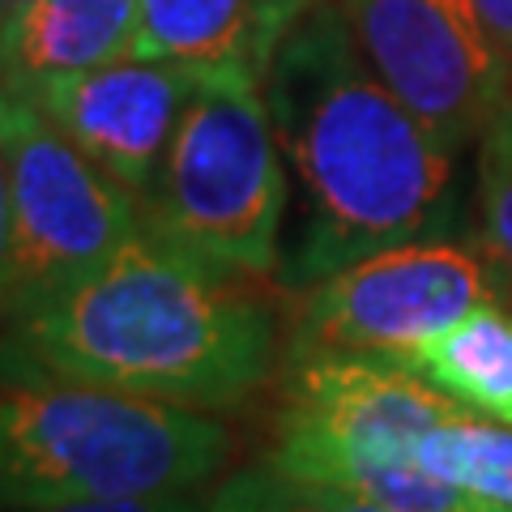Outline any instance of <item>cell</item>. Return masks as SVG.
<instances>
[{
    "label": "cell",
    "instance_id": "cell-11",
    "mask_svg": "<svg viewBox=\"0 0 512 512\" xmlns=\"http://www.w3.org/2000/svg\"><path fill=\"white\" fill-rule=\"evenodd\" d=\"M141 0H35L0 30V86L39 94L60 77L133 56Z\"/></svg>",
    "mask_w": 512,
    "mask_h": 512
},
{
    "label": "cell",
    "instance_id": "cell-4",
    "mask_svg": "<svg viewBox=\"0 0 512 512\" xmlns=\"http://www.w3.org/2000/svg\"><path fill=\"white\" fill-rule=\"evenodd\" d=\"M406 363L380 355H286L269 466L291 483L338 487L384 512H512L427 474L414 440L461 419Z\"/></svg>",
    "mask_w": 512,
    "mask_h": 512
},
{
    "label": "cell",
    "instance_id": "cell-9",
    "mask_svg": "<svg viewBox=\"0 0 512 512\" xmlns=\"http://www.w3.org/2000/svg\"><path fill=\"white\" fill-rule=\"evenodd\" d=\"M197 77L201 69L184 60L124 56L99 69L60 77L30 94V103L90 163H99L111 180L141 197L171 146V133L197 90Z\"/></svg>",
    "mask_w": 512,
    "mask_h": 512
},
{
    "label": "cell",
    "instance_id": "cell-17",
    "mask_svg": "<svg viewBox=\"0 0 512 512\" xmlns=\"http://www.w3.org/2000/svg\"><path fill=\"white\" fill-rule=\"evenodd\" d=\"M295 495H299V512H384L380 504H372V500H359V495L338 491V487H312V483H295Z\"/></svg>",
    "mask_w": 512,
    "mask_h": 512
},
{
    "label": "cell",
    "instance_id": "cell-5",
    "mask_svg": "<svg viewBox=\"0 0 512 512\" xmlns=\"http://www.w3.org/2000/svg\"><path fill=\"white\" fill-rule=\"evenodd\" d=\"M137 205L141 231L192 261L244 278L278 274L291 175L256 77L201 69Z\"/></svg>",
    "mask_w": 512,
    "mask_h": 512
},
{
    "label": "cell",
    "instance_id": "cell-6",
    "mask_svg": "<svg viewBox=\"0 0 512 512\" xmlns=\"http://www.w3.org/2000/svg\"><path fill=\"white\" fill-rule=\"evenodd\" d=\"M0 150L9 171V286L0 316L99 269L141 231L137 192L90 163L43 111L0 86Z\"/></svg>",
    "mask_w": 512,
    "mask_h": 512
},
{
    "label": "cell",
    "instance_id": "cell-3",
    "mask_svg": "<svg viewBox=\"0 0 512 512\" xmlns=\"http://www.w3.org/2000/svg\"><path fill=\"white\" fill-rule=\"evenodd\" d=\"M227 461L210 410L60 380L0 389V512L192 495Z\"/></svg>",
    "mask_w": 512,
    "mask_h": 512
},
{
    "label": "cell",
    "instance_id": "cell-13",
    "mask_svg": "<svg viewBox=\"0 0 512 512\" xmlns=\"http://www.w3.org/2000/svg\"><path fill=\"white\" fill-rule=\"evenodd\" d=\"M414 457L444 483L512 508V427H491L474 414H461L423 431L414 440Z\"/></svg>",
    "mask_w": 512,
    "mask_h": 512
},
{
    "label": "cell",
    "instance_id": "cell-2",
    "mask_svg": "<svg viewBox=\"0 0 512 512\" xmlns=\"http://www.w3.org/2000/svg\"><path fill=\"white\" fill-rule=\"evenodd\" d=\"M282 329L252 278L137 231L99 269L0 316V384H94L235 410L278 372Z\"/></svg>",
    "mask_w": 512,
    "mask_h": 512
},
{
    "label": "cell",
    "instance_id": "cell-14",
    "mask_svg": "<svg viewBox=\"0 0 512 512\" xmlns=\"http://www.w3.org/2000/svg\"><path fill=\"white\" fill-rule=\"evenodd\" d=\"M478 222L483 248L512 291V99L478 137Z\"/></svg>",
    "mask_w": 512,
    "mask_h": 512
},
{
    "label": "cell",
    "instance_id": "cell-12",
    "mask_svg": "<svg viewBox=\"0 0 512 512\" xmlns=\"http://www.w3.org/2000/svg\"><path fill=\"white\" fill-rule=\"evenodd\" d=\"M397 363L461 410L512 427V312L500 303L466 312Z\"/></svg>",
    "mask_w": 512,
    "mask_h": 512
},
{
    "label": "cell",
    "instance_id": "cell-10",
    "mask_svg": "<svg viewBox=\"0 0 512 512\" xmlns=\"http://www.w3.org/2000/svg\"><path fill=\"white\" fill-rule=\"evenodd\" d=\"M312 0H141L133 56L235 69L265 82V69Z\"/></svg>",
    "mask_w": 512,
    "mask_h": 512
},
{
    "label": "cell",
    "instance_id": "cell-18",
    "mask_svg": "<svg viewBox=\"0 0 512 512\" xmlns=\"http://www.w3.org/2000/svg\"><path fill=\"white\" fill-rule=\"evenodd\" d=\"M9 244H13V218H9V171H5V150H0V308H5V286H9Z\"/></svg>",
    "mask_w": 512,
    "mask_h": 512
},
{
    "label": "cell",
    "instance_id": "cell-1",
    "mask_svg": "<svg viewBox=\"0 0 512 512\" xmlns=\"http://www.w3.org/2000/svg\"><path fill=\"white\" fill-rule=\"evenodd\" d=\"M261 90L295 201L282 291L410 239L457 235V150L380 82L338 0H312Z\"/></svg>",
    "mask_w": 512,
    "mask_h": 512
},
{
    "label": "cell",
    "instance_id": "cell-20",
    "mask_svg": "<svg viewBox=\"0 0 512 512\" xmlns=\"http://www.w3.org/2000/svg\"><path fill=\"white\" fill-rule=\"evenodd\" d=\"M30 5H35V0H0V30H5L9 22H18Z\"/></svg>",
    "mask_w": 512,
    "mask_h": 512
},
{
    "label": "cell",
    "instance_id": "cell-15",
    "mask_svg": "<svg viewBox=\"0 0 512 512\" xmlns=\"http://www.w3.org/2000/svg\"><path fill=\"white\" fill-rule=\"evenodd\" d=\"M201 512H299L295 483L274 466L265 470H239L214 491V500Z\"/></svg>",
    "mask_w": 512,
    "mask_h": 512
},
{
    "label": "cell",
    "instance_id": "cell-8",
    "mask_svg": "<svg viewBox=\"0 0 512 512\" xmlns=\"http://www.w3.org/2000/svg\"><path fill=\"white\" fill-rule=\"evenodd\" d=\"M380 82L457 154L512 99V56L474 0H338Z\"/></svg>",
    "mask_w": 512,
    "mask_h": 512
},
{
    "label": "cell",
    "instance_id": "cell-7",
    "mask_svg": "<svg viewBox=\"0 0 512 512\" xmlns=\"http://www.w3.org/2000/svg\"><path fill=\"white\" fill-rule=\"evenodd\" d=\"M299 295L286 355L406 359L466 312L500 303L508 282L487 248L436 235L350 261Z\"/></svg>",
    "mask_w": 512,
    "mask_h": 512
},
{
    "label": "cell",
    "instance_id": "cell-16",
    "mask_svg": "<svg viewBox=\"0 0 512 512\" xmlns=\"http://www.w3.org/2000/svg\"><path fill=\"white\" fill-rule=\"evenodd\" d=\"M9 512H201L188 495H141V500H77L47 508H9Z\"/></svg>",
    "mask_w": 512,
    "mask_h": 512
},
{
    "label": "cell",
    "instance_id": "cell-19",
    "mask_svg": "<svg viewBox=\"0 0 512 512\" xmlns=\"http://www.w3.org/2000/svg\"><path fill=\"white\" fill-rule=\"evenodd\" d=\"M483 22L491 26V35L500 39V47L512 56V0H474Z\"/></svg>",
    "mask_w": 512,
    "mask_h": 512
}]
</instances>
